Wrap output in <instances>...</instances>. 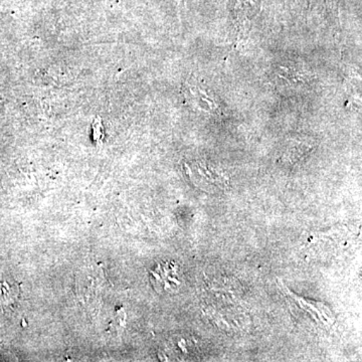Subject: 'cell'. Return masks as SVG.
<instances>
[{"label": "cell", "instance_id": "cell-1", "mask_svg": "<svg viewBox=\"0 0 362 362\" xmlns=\"http://www.w3.org/2000/svg\"><path fill=\"white\" fill-rule=\"evenodd\" d=\"M187 173L197 187L206 192H221L228 187V177L218 166L206 162L187 164Z\"/></svg>", "mask_w": 362, "mask_h": 362}]
</instances>
